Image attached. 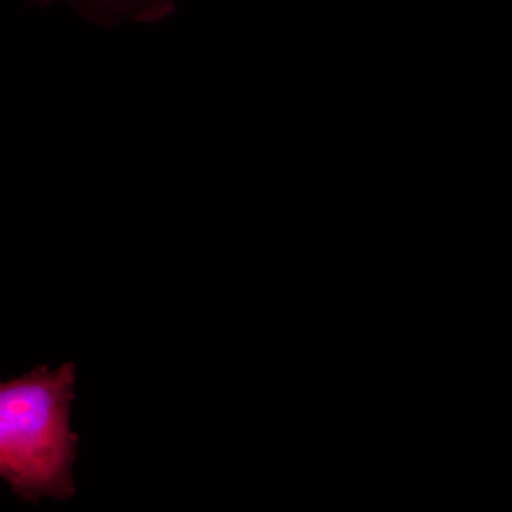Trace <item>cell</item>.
<instances>
[{"mask_svg":"<svg viewBox=\"0 0 512 512\" xmlns=\"http://www.w3.org/2000/svg\"><path fill=\"white\" fill-rule=\"evenodd\" d=\"M69 6L100 25L154 23L173 15L178 0H47Z\"/></svg>","mask_w":512,"mask_h":512,"instance_id":"obj_2","label":"cell"},{"mask_svg":"<svg viewBox=\"0 0 512 512\" xmlns=\"http://www.w3.org/2000/svg\"><path fill=\"white\" fill-rule=\"evenodd\" d=\"M76 366H36L0 382V480L29 503L74 494Z\"/></svg>","mask_w":512,"mask_h":512,"instance_id":"obj_1","label":"cell"}]
</instances>
